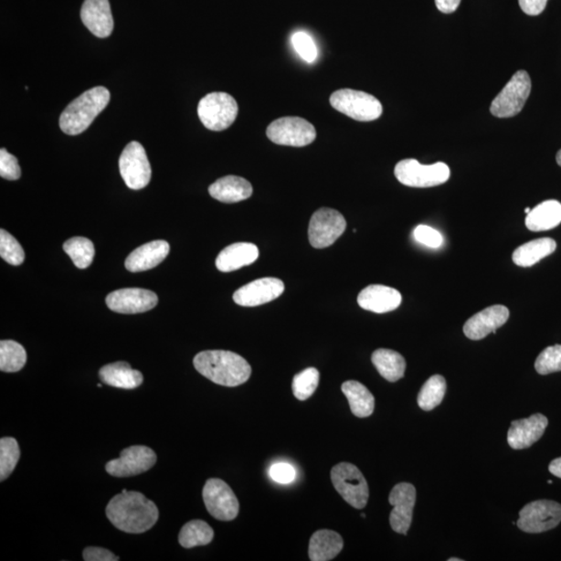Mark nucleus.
Masks as SVG:
<instances>
[{"instance_id":"nucleus-25","label":"nucleus","mask_w":561,"mask_h":561,"mask_svg":"<svg viewBox=\"0 0 561 561\" xmlns=\"http://www.w3.org/2000/svg\"><path fill=\"white\" fill-rule=\"evenodd\" d=\"M100 377L104 384L125 390L136 389L143 382L141 371L132 369L126 362L108 364L100 370Z\"/></svg>"},{"instance_id":"nucleus-11","label":"nucleus","mask_w":561,"mask_h":561,"mask_svg":"<svg viewBox=\"0 0 561 561\" xmlns=\"http://www.w3.org/2000/svg\"><path fill=\"white\" fill-rule=\"evenodd\" d=\"M517 522L522 532L541 534L559 525L561 504L551 500H537L523 507Z\"/></svg>"},{"instance_id":"nucleus-22","label":"nucleus","mask_w":561,"mask_h":561,"mask_svg":"<svg viewBox=\"0 0 561 561\" xmlns=\"http://www.w3.org/2000/svg\"><path fill=\"white\" fill-rule=\"evenodd\" d=\"M170 253L165 240H155L143 245L127 257L125 267L129 271L141 272L153 270L161 264Z\"/></svg>"},{"instance_id":"nucleus-29","label":"nucleus","mask_w":561,"mask_h":561,"mask_svg":"<svg viewBox=\"0 0 561 561\" xmlns=\"http://www.w3.org/2000/svg\"><path fill=\"white\" fill-rule=\"evenodd\" d=\"M375 367L385 380L394 383L403 378L406 373L407 363L403 355L386 348H380L371 357Z\"/></svg>"},{"instance_id":"nucleus-49","label":"nucleus","mask_w":561,"mask_h":561,"mask_svg":"<svg viewBox=\"0 0 561 561\" xmlns=\"http://www.w3.org/2000/svg\"><path fill=\"white\" fill-rule=\"evenodd\" d=\"M530 211H532V209H530V208H526V209H525L526 215H528Z\"/></svg>"},{"instance_id":"nucleus-2","label":"nucleus","mask_w":561,"mask_h":561,"mask_svg":"<svg viewBox=\"0 0 561 561\" xmlns=\"http://www.w3.org/2000/svg\"><path fill=\"white\" fill-rule=\"evenodd\" d=\"M194 366L212 383L238 386L249 381L252 367L241 355L228 351H205L196 355Z\"/></svg>"},{"instance_id":"nucleus-47","label":"nucleus","mask_w":561,"mask_h":561,"mask_svg":"<svg viewBox=\"0 0 561 561\" xmlns=\"http://www.w3.org/2000/svg\"><path fill=\"white\" fill-rule=\"evenodd\" d=\"M556 162L561 166V149L558 151L556 154Z\"/></svg>"},{"instance_id":"nucleus-17","label":"nucleus","mask_w":561,"mask_h":561,"mask_svg":"<svg viewBox=\"0 0 561 561\" xmlns=\"http://www.w3.org/2000/svg\"><path fill=\"white\" fill-rule=\"evenodd\" d=\"M389 503L393 505L390 525L394 532L407 535L411 527L416 503V489L413 484L401 482L390 492Z\"/></svg>"},{"instance_id":"nucleus-6","label":"nucleus","mask_w":561,"mask_h":561,"mask_svg":"<svg viewBox=\"0 0 561 561\" xmlns=\"http://www.w3.org/2000/svg\"><path fill=\"white\" fill-rule=\"evenodd\" d=\"M401 185L409 187H433L444 185L450 178V166L444 163L421 164L416 159L399 162L394 170Z\"/></svg>"},{"instance_id":"nucleus-35","label":"nucleus","mask_w":561,"mask_h":561,"mask_svg":"<svg viewBox=\"0 0 561 561\" xmlns=\"http://www.w3.org/2000/svg\"><path fill=\"white\" fill-rule=\"evenodd\" d=\"M20 459L18 442L14 438L0 439V481L4 482L16 468Z\"/></svg>"},{"instance_id":"nucleus-16","label":"nucleus","mask_w":561,"mask_h":561,"mask_svg":"<svg viewBox=\"0 0 561 561\" xmlns=\"http://www.w3.org/2000/svg\"><path fill=\"white\" fill-rule=\"evenodd\" d=\"M284 291L285 285L280 279L262 278L240 287L234 292L233 300L241 307H257L277 300Z\"/></svg>"},{"instance_id":"nucleus-4","label":"nucleus","mask_w":561,"mask_h":561,"mask_svg":"<svg viewBox=\"0 0 561 561\" xmlns=\"http://www.w3.org/2000/svg\"><path fill=\"white\" fill-rule=\"evenodd\" d=\"M333 109L360 122H370L382 116L383 106L373 95L361 90L343 89L330 97Z\"/></svg>"},{"instance_id":"nucleus-42","label":"nucleus","mask_w":561,"mask_h":561,"mask_svg":"<svg viewBox=\"0 0 561 561\" xmlns=\"http://www.w3.org/2000/svg\"><path fill=\"white\" fill-rule=\"evenodd\" d=\"M270 479L278 483H291L297 479V471L287 462H277L270 469Z\"/></svg>"},{"instance_id":"nucleus-31","label":"nucleus","mask_w":561,"mask_h":561,"mask_svg":"<svg viewBox=\"0 0 561 561\" xmlns=\"http://www.w3.org/2000/svg\"><path fill=\"white\" fill-rule=\"evenodd\" d=\"M214 537V529L206 522L194 520L181 528L178 538L182 547L191 549L210 544Z\"/></svg>"},{"instance_id":"nucleus-1","label":"nucleus","mask_w":561,"mask_h":561,"mask_svg":"<svg viewBox=\"0 0 561 561\" xmlns=\"http://www.w3.org/2000/svg\"><path fill=\"white\" fill-rule=\"evenodd\" d=\"M106 515L121 532L139 535L156 524L159 512L155 503L142 492L123 490L111 500Z\"/></svg>"},{"instance_id":"nucleus-14","label":"nucleus","mask_w":561,"mask_h":561,"mask_svg":"<svg viewBox=\"0 0 561 561\" xmlns=\"http://www.w3.org/2000/svg\"><path fill=\"white\" fill-rule=\"evenodd\" d=\"M156 453L147 446H132L121 451L119 459L105 466L106 472L115 477H131L145 473L156 464Z\"/></svg>"},{"instance_id":"nucleus-7","label":"nucleus","mask_w":561,"mask_h":561,"mask_svg":"<svg viewBox=\"0 0 561 561\" xmlns=\"http://www.w3.org/2000/svg\"><path fill=\"white\" fill-rule=\"evenodd\" d=\"M331 480L348 504L357 510L366 506L369 498L368 483L357 467L350 462H341L332 469Z\"/></svg>"},{"instance_id":"nucleus-37","label":"nucleus","mask_w":561,"mask_h":561,"mask_svg":"<svg viewBox=\"0 0 561 561\" xmlns=\"http://www.w3.org/2000/svg\"><path fill=\"white\" fill-rule=\"evenodd\" d=\"M0 256L9 264L18 267L25 261L24 249L12 235L2 229L0 230Z\"/></svg>"},{"instance_id":"nucleus-15","label":"nucleus","mask_w":561,"mask_h":561,"mask_svg":"<svg viewBox=\"0 0 561 561\" xmlns=\"http://www.w3.org/2000/svg\"><path fill=\"white\" fill-rule=\"evenodd\" d=\"M105 302L113 312L138 314L155 308L158 298L153 291L143 288H123L110 293Z\"/></svg>"},{"instance_id":"nucleus-36","label":"nucleus","mask_w":561,"mask_h":561,"mask_svg":"<svg viewBox=\"0 0 561 561\" xmlns=\"http://www.w3.org/2000/svg\"><path fill=\"white\" fill-rule=\"evenodd\" d=\"M320 378V371L314 367L302 370V373L293 377V396L299 400H307L316 391Z\"/></svg>"},{"instance_id":"nucleus-27","label":"nucleus","mask_w":561,"mask_h":561,"mask_svg":"<svg viewBox=\"0 0 561 561\" xmlns=\"http://www.w3.org/2000/svg\"><path fill=\"white\" fill-rule=\"evenodd\" d=\"M561 223V203L556 200L538 204L526 217L525 224L530 231H548Z\"/></svg>"},{"instance_id":"nucleus-33","label":"nucleus","mask_w":561,"mask_h":561,"mask_svg":"<svg viewBox=\"0 0 561 561\" xmlns=\"http://www.w3.org/2000/svg\"><path fill=\"white\" fill-rule=\"evenodd\" d=\"M447 385L445 378L442 376H434L422 386L418 394V405L423 411H431L442 403Z\"/></svg>"},{"instance_id":"nucleus-10","label":"nucleus","mask_w":561,"mask_h":561,"mask_svg":"<svg viewBox=\"0 0 561 561\" xmlns=\"http://www.w3.org/2000/svg\"><path fill=\"white\" fill-rule=\"evenodd\" d=\"M120 173L126 185L139 191L149 185L153 171L145 149L139 142L129 143L120 156Z\"/></svg>"},{"instance_id":"nucleus-12","label":"nucleus","mask_w":561,"mask_h":561,"mask_svg":"<svg viewBox=\"0 0 561 561\" xmlns=\"http://www.w3.org/2000/svg\"><path fill=\"white\" fill-rule=\"evenodd\" d=\"M346 229V221L339 211L321 208L314 212L309 224V241L315 249L332 246Z\"/></svg>"},{"instance_id":"nucleus-23","label":"nucleus","mask_w":561,"mask_h":561,"mask_svg":"<svg viewBox=\"0 0 561 561\" xmlns=\"http://www.w3.org/2000/svg\"><path fill=\"white\" fill-rule=\"evenodd\" d=\"M259 257V249L249 242H238L223 249L216 260L219 271L231 272L254 263Z\"/></svg>"},{"instance_id":"nucleus-9","label":"nucleus","mask_w":561,"mask_h":561,"mask_svg":"<svg viewBox=\"0 0 561 561\" xmlns=\"http://www.w3.org/2000/svg\"><path fill=\"white\" fill-rule=\"evenodd\" d=\"M268 138L280 146L305 147L316 139V131L307 120L299 117L280 118L270 123Z\"/></svg>"},{"instance_id":"nucleus-13","label":"nucleus","mask_w":561,"mask_h":561,"mask_svg":"<svg viewBox=\"0 0 561 561\" xmlns=\"http://www.w3.org/2000/svg\"><path fill=\"white\" fill-rule=\"evenodd\" d=\"M203 500L208 513L217 520L228 522L238 515V499L222 480L211 479L205 483Z\"/></svg>"},{"instance_id":"nucleus-41","label":"nucleus","mask_w":561,"mask_h":561,"mask_svg":"<svg viewBox=\"0 0 561 561\" xmlns=\"http://www.w3.org/2000/svg\"><path fill=\"white\" fill-rule=\"evenodd\" d=\"M0 176L6 180H18L21 177L18 159L5 148L0 150Z\"/></svg>"},{"instance_id":"nucleus-32","label":"nucleus","mask_w":561,"mask_h":561,"mask_svg":"<svg viewBox=\"0 0 561 561\" xmlns=\"http://www.w3.org/2000/svg\"><path fill=\"white\" fill-rule=\"evenodd\" d=\"M27 355L25 347L13 340L0 343V370L3 373H18L25 367Z\"/></svg>"},{"instance_id":"nucleus-45","label":"nucleus","mask_w":561,"mask_h":561,"mask_svg":"<svg viewBox=\"0 0 561 561\" xmlns=\"http://www.w3.org/2000/svg\"><path fill=\"white\" fill-rule=\"evenodd\" d=\"M461 0H436V5L439 12L451 14L458 10Z\"/></svg>"},{"instance_id":"nucleus-26","label":"nucleus","mask_w":561,"mask_h":561,"mask_svg":"<svg viewBox=\"0 0 561 561\" xmlns=\"http://www.w3.org/2000/svg\"><path fill=\"white\" fill-rule=\"evenodd\" d=\"M344 549V538L333 530H318L310 538L309 557L312 561H329Z\"/></svg>"},{"instance_id":"nucleus-48","label":"nucleus","mask_w":561,"mask_h":561,"mask_svg":"<svg viewBox=\"0 0 561 561\" xmlns=\"http://www.w3.org/2000/svg\"><path fill=\"white\" fill-rule=\"evenodd\" d=\"M462 559H459V558H450V561H461Z\"/></svg>"},{"instance_id":"nucleus-8","label":"nucleus","mask_w":561,"mask_h":561,"mask_svg":"<svg viewBox=\"0 0 561 561\" xmlns=\"http://www.w3.org/2000/svg\"><path fill=\"white\" fill-rule=\"evenodd\" d=\"M532 92V79L524 70L513 75L491 104V112L497 118H512L517 116L524 108Z\"/></svg>"},{"instance_id":"nucleus-19","label":"nucleus","mask_w":561,"mask_h":561,"mask_svg":"<svg viewBox=\"0 0 561 561\" xmlns=\"http://www.w3.org/2000/svg\"><path fill=\"white\" fill-rule=\"evenodd\" d=\"M549 421L547 417L542 414H535L529 418L515 420L507 434V442L513 450H526L540 439Z\"/></svg>"},{"instance_id":"nucleus-38","label":"nucleus","mask_w":561,"mask_h":561,"mask_svg":"<svg viewBox=\"0 0 561 561\" xmlns=\"http://www.w3.org/2000/svg\"><path fill=\"white\" fill-rule=\"evenodd\" d=\"M535 370L542 376L558 373L561 371V345H553L538 355L535 361Z\"/></svg>"},{"instance_id":"nucleus-21","label":"nucleus","mask_w":561,"mask_h":561,"mask_svg":"<svg viewBox=\"0 0 561 561\" xmlns=\"http://www.w3.org/2000/svg\"><path fill=\"white\" fill-rule=\"evenodd\" d=\"M403 298L398 291L384 285H370L360 292L359 306L371 312L383 314L397 310Z\"/></svg>"},{"instance_id":"nucleus-18","label":"nucleus","mask_w":561,"mask_h":561,"mask_svg":"<svg viewBox=\"0 0 561 561\" xmlns=\"http://www.w3.org/2000/svg\"><path fill=\"white\" fill-rule=\"evenodd\" d=\"M510 310L503 305L484 309L473 315L464 325L465 335L471 340H482L491 333H496L499 328L509 321Z\"/></svg>"},{"instance_id":"nucleus-28","label":"nucleus","mask_w":561,"mask_h":561,"mask_svg":"<svg viewBox=\"0 0 561 561\" xmlns=\"http://www.w3.org/2000/svg\"><path fill=\"white\" fill-rule=\"evenodd\" d=\"M556 241L552 238H538L519 247L513 254V261L521 268L534 267L538 261L556 252Z\"/></svg>"},{"instance_id":"nucleus-34","label":"nucleus","mask_w":561,"mask_h":561,"mask_svg":"<svg viewBox=\"0 0 561 561\" xmlns=\"http://www.w3.org/2000/svg\"><path fill=\"white\" fill-rule=\"evenodd\" d=\"M64 251L70 256L75 267L81 270L89 268L94 260V244L85 238L68 239L64 244Z\"/></svg>"},{"instance_id":"nucleus-5","label":"nucleus","mask_w":561,"mask_h":561,"mask_svg":"<svg viewBox=\"0 0 561 561\" xmlns=\"http://www.w3.org/2000/svg\"><path fill=\"white\" fill-rule=\"evenodd\" d=\"M238 115V104L227 93H210L203 97L198 105L202 124L212 132H223L229 128Z\"/></svg>"},{"instance_id":"nucleus-30","label":"nucleus","mask_w":561,"mask_h":561,"mask_svg":"<svg viewBox=\"0 0 561 561\" xmlns=\"http://www.w3.org/2000/svg\"><path fill=\"white\" fill-rule=\"evenodd\" d=\"M350 404L352 413L359 418H366L375 412V397L365 386L357 381H347L341 386Z\"/></svg>"},{"instance_id":"nucleus-20","label":"nucleus","mask_w":561,"mask_h":561,"mask_svg":"<svg viewBox=\"0 0 561 561\" xmlns=\"http://www.w3.org/2000/svg\"><path fill=\"white\" fill-rule=\"evenodd\" d=\"M80 17L83 25L98 37H108L113 30V18L109 0H85Z\"/></svg>"},{"instance_id":"nucleus-3","label":"nucleus","mask_w":561,"mask_h":561,"mask_svg":"<svg viewBox=\"0 0 561 561\" xmlns=\"http://www.w3.org/2000/svg\"><path fill=\"white\" fill-rule=\"evenodd\" d=\"M111 101L110 90L104 87H95L74 100L59 118V127L69 135L86 132L98 115Z\"/></svg>"},{"instance_id":"nucleus-46","label":"nucleus","mask_w":561,"mask_h":561,"mask_svg":"<svg viewBox=\"0 0 561 561\" xmlns=\"http://www.w3.org/2000/svg\"><path fill=\"white\" fill-rule=\"evenodd\" d=\"M549 471L553 475H556V477H559V479H561V458L551 461V464L549 466Z\"/></svg>"},{"instance_id":"nucleus-40","label":"nucleus","mask_w":561,"mask_h":561,"mask_svg":"<svg viewBox=\"0 0 561 561\" xmlns=\"http://www.w3.org/2000/svg\"><path fill=\"white\" fill-rule=\"evenodd\" d=\"M414 238L420 245L431 249H438L443 245L442 234L431 227L420 225L414 230Z\"/></svg>"},{"instance_id":"nucleus-39","label":"nucleus","mask_w":561,"mask_h":561,"mask_svg":"<svg viewBox=\"0 0 561 561\" xmlns=\"http://www.w3.org/2000/svg\"><path fill=\"white\" fill-rule=\"evenodd\" d=\"M292 45L300 55L306 60L307 63H313L317 58V48L315 43L307 33L298 32L292 36Z\"/></svg>"},{"instance_id":"nucleus-24","label":"nucleus","mask_w":561,"mask_h":561,"mask_svg":"<svg viewBox=\"0 0 561 561\" xmlns=\"http://www.w3.org/2000/svg\"><path fill=\"white\" fill-rule=\"evenodd\" d=\"M212 198L223 203L245 201L253 194L249 182L238 176H226L218 179L209 187Z\"/></svg>"},{"instance_id":"nucleus-44","label":"nucleus","mask_w":561,"mask_h":561,"mask_svg":"<svg viewBox=\"0 0 561 561\" xmlns=\"http://www.w3.org/2000/svg\"><path fill=\"white\" fill-rule=\"evenodd\" d=\"M548 0H519L521 9L529 16H537L544 12Z\"/></svg>"},{"instance_id":"nucleus-43","label":"nucleus","mask_w":561,"mask_h":561,"mask_svg":"<svg viewBox=\"0 0 561 561\" xmlns=\"http://www.w3.org/2000/svg\"><path fill=\"white\" fill-rule=\"evenodd\" d=\"M82 556L86 561H117L120 559L110 550L100 547H88L83 551Z\"/></svg>"}]
</instances>
